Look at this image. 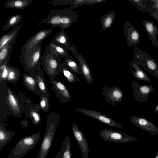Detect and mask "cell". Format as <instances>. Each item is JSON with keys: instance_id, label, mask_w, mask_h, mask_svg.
Returning a JSON list of instances; mask_svg holds the SVG:
<instances>
[{"instance_id": "3957f363", "label": "cell", "mask_w": 158, "mask_h": 158, "mask_svg": "<svg viewBox=\"0 0 158 158\" xmlns=\"http://www.w3.org/2000/svg\"><path fill=\"white\" fill-rule=\"evenodd\" d=\"M38 132L20 139L10 151L7 158H20L30 152L40 141Z\"/></svg>"}, {"instance_id": "ffe728a7", "label": "cell", "mask_w": 158, "mask_h": 158, "mask_svg": "<svg viewBox=\"0 0 158 158\" xmlns=\"http://www.w3.org/2000/svg\"><path fill=\"white\" fill-rule=\"evenodd\" d=\"M130 65L135 70L134 71L131 68H129L131 73L135 78L139 80L144 81L149 83L152 82L150 78L140 68L136 61L132 60L130 62Z\"/></svg>"}, {"instance_id": "7402d4cb", "label": "cell", "mask_w": 158, "mask_h": 158, "mask_svg": "<svg viewBox=\"0 0 158 158\" xmlns=\"http://www.w3.org/2000/svg\"><path fill=\"white\" fill-rule=\"evenodd\" d=\"M22 77L23 83L27 89L31 92L40 96L41 92L35 78L27 73L23 74Z\"/></svg>"}, {"instance_id": "8d00e7d4", "label": "cell", "mask_w": 158, "mask_h": 158, "mask_svg": "<svg viewBox=\"0 0 158 158\" xmlns=\"http://www.w3.org/2000/svg\"><path fill=\"white\" fill-rule=\"evenodd\" d=\"M29 110H27V111H26L25 112L27 116L29 115L28 117L31 118L34 124L36 125L40 123L41 121V118L38 113L39 111L35 107H30L28 108Z\"/></svg>"}, {"instance_id": "44dd1931", "label": "cell", "mask_w": 158, "mask_h": 158, "mask_svg": "<svg viewBox=\"0 0 158 158\" xmlns=\"http://www.w3.org/2000/svg\"><path fill=\"white\" fill-rule=\"evenodd\" d=\"M22 24L14 27L9 32L2 35L0 39V50L17 37Z\"/></svg>"}, {"instance_id": "52a82bcc", "label": "cell", "mask_w": 158, "mask_h": 158, "mask_svg": "<svg viewBox=\"0 0 158 158\" xmlns=\"http://www.w3.org/2000/svg\"><path fill=\"white\" fill-rule=\"evenodd\" d=\"M99 135L104 141L117 143H130L137 140L136 137L112 129L102 130L99 132Z\"/></svg>"}, {"instance_id": "6da1fadb", "label": "cell", "mask_w": 158, "mask_h": 158, "mask_svg": "<svg viewBox=\"0 0 158 158\" xmlns=\"http://www.w3.org/2000/svg\"><path fill=\"white\" fill-rule=\"evenodd\" d=\"M78 18V13L77 11L64 8L51 11L48 17L39 22L38 24H48L50 25L52 28L58 27L64 30L75 23Z\"/></svg>"}, {"instance_id": "f35d334b", "label": "cell", "mask_w": 158, "mask_h": 158, "mask_svg": "<svg viewBox=\"0 0 158 158\" xmlns=\"http://www.w3.org/2000/svg\"><path fill=\"white\" fill-rule=\"evenodd\" d=\"M73 0H55L48 2L50 4H52L55 6L71 4Z\"/></svg>"}, {"instance_id": "d4e9b609", "label": "cell", "mask_w": 158, "mask_h": 158, "mask_svg": "<svg viewBox=\"0 0 158 158\" xmlns=\"http://www.w3.org/2000/svg\"><path fill=\"white\" fill-rule=\"evenodd\" d=\"M70 139L69 136L65 138L60 150L57 153L56 158H72Z\"/></svg>"}, {"instance_id": "e0dca14e", "label": "cell", "mask_w": 158, "mask_h": 158, "mask_svg": "<svg viewBox=\"0 0 158 158\" xmlns=\"http://www.w3.org/2000/svg\"><path fill=\"white\" fill-rule=\"evenodd\" d=\"M30 74L35 78L36 81L41 92L40 95L45 96L49 99L50 94L45 79L44 74L41 68Z\"/></svg>"}, {"instance_id": "1f68e13d", "label": "cell", "mask_w": 158, "mask_h": 158, "mask_svg": "<svg viewBox=\"0 0 158 158\" xmlns=\"http://www.w3.org/2000/svg\"><path fill=\"white\" fill-rule=\"evenodd\" d=\"M9 73L6 81L11 83L15 84L19 80L20 77V72L16 67L9 64L8 65Z\"/></svg>"}, {"instance_id": "ab89813d", "label": "cell", "mask_w": 158, "mask_h": 158, "mask_svg": "<svg viewBox=\"0 0 158 158\" xmlns=\"http://www.w3.org/2000/svg\"><path fill=\"white\" fill-rule=\"evenodd\" d=\"M151 17L158 22V10H153L149 13Z\"/></svg>"}, {"instance_id": "603a6c76", "label": "cell", "mask_w": 158, "mask_h": 158, "mask_svg": "<svg viewBox=\"0 0 158 158\" xmlns=\"http://www.w3.org/2000/svg\"><path fill=\"white\" fill-rule=\"evenodd\" d=\"M13 131L7 130L5 127L1 123L0 125V152L13 139L15 134Z\"/></svg>"}, {"instance_id": "277c9868", "label": "cell", "mask_w": 158, "mask_h": 158, "mask_svg": "<svg viewBox=\"0 0 158 158\" xmlns=\"http://www.w3.org/2000/svg\"><path fill=\"white\" fill-rule=\"evenodd\" d=\"M41 43L28 52L19 56L20 62L25 71L31 74L38 70L40 68L42 54Z\"/></svg>"}, {"instance_id": "4fadbf2b", "label": "cell", "mask_w": 158, "mask_h": 158, "mask_svg": "<svg viewBox=\"0 0 158 158\" xmlns=\"http://www.w3.org/2000/svg\"><path fill=\"white\" fill-rule=\"evenodd\" d=\"M131 86L135 100L139 103L147 101L148 95L154 91V88L152 85L140 84L133 80Z\"/></svg>"}, {"instance_id": "836d02e7", "label": "cell", "mask_w": 158, "mask_h": 158, "mask_svg": "<svg viewBox=\"0 0 158 158\" xmlns=\"http://www.w3.org/2000/svg\"><path fill=\"white\" fill-rule=\"evenodd\" d=\"M106 0H73L70 5L72 9L77 8L79 6L88 5H93L102 3Z\"/></svg>"}, {"instance_id": "74e56055", "label": "cell", "mask_w": 158, "mask_h": 158, "mask_svg": "<svg viewBox=\"0 0 158 158\" xmlns=\"http://www.w3.org/2000/svg\"><path fill=\"white\" fill-rule=\"evenodd\" d=\"M10 59L6 60L4 62L0 64V77L1 82L6 81L8 73V65Z\"/></svg>"}, {"instance_id": "7a4b0ae2", "label": "cell", "mask_w": 158, "mask_h": 158, "mask_svg": "<svg viewBox=\"0 0 158 158\" xmlns=\"http://www.w3.org/2000/svg\"><path fill=\"white\" fill-rule=\"evenodd\" d=\"M60 119L58 114L56 112L49 114L47 119L45 131L37 158H46L54 139Z\"/></svg>"}, {"instance_id": "4dcf8cb0", "label": "cell", "mask_w": 158, "mask_h": 158, "mask_svg": "<svg viewBox=\"0 0 158 158\" xmlns=\"http://www.w3.org/2000/svg\"><path fill=\"white\" fill-rule=\"evenodd\" d=\"M15 42V40L12 41L0 50V64L10 59L11 52Z\"/></svg>"}, {"instance_id": "7c38bea8", "label": "cell", "mask_w": 158, "mask_h": 158, "mask_svg": "<svg viewBox=\"0 0 158 158\" xmlns=\"http://www.w3.org/2000/svg\"><path fill=\"white\" fill-rule=\"evenodd\" d=\"M48 82L52 85V87H50L60 102L65 103L73 100L68 89L63 83L50 78Z\"/></svg>"}, {"instance_id": "e575fe53", "label": "cell", "mask_w": 158, "mask_h": 158, "mask_svg": "<svg viewBox=\"0 0 158 158\" xmlns=\"http://www.w3.org/2000/svg\"><path fill=\"white\" fill-rule=\"evenodd\" d=\"M64 62L67 66L75 73L81 75V71L79 64L69 54L65 58Z\"/></svg>"}, {"instance_id": "7bdbcfd3", "label": "cell", "mask_w": 158, "mask_h": 158, "mask_svg": "<svg viewBox=\"0 0 158 158\" xmlns=\"http://www.w3.org/2000/svg\"><path fill=\"white\" fill-rule=\"evenodd\" d=\"M154 158H158V152L156 154Z\"/></svg>"}, {"instance_id": "b9f144b4", "label": "cell", "mask_w": 158, "mask_h": 158, "mask_svg": "<svg viewBox=\"0 0 158 158\" xmlns=\"http://www.w3.org/2000/svg\"><path fill=\"white\" fill-rule=\"evenodd\" d=\"M154 111L156 113H158V104L156 107Z\"/></svg>"}, {"instance_id": "5bb4252c", "label": "cell", "mask_w": 158, "mask_h": 158, "mask_svg": "<svg viewBox=\"0 0 158 158\" xmlns=\"http://www.w3.org/2000/svg\"><path fill=\"white\" fill-rule=\"evenodd\" d=\"M72 129L77 145L80 149L82 158H88L89 148L88 141L84 136L83 131L79 129L75 123L72 124Z\"/></svg>"}, {"instance_id": "8fae6325", "label": "cell", "mask_w": 158, "mask_h": 158, "mask_svg": "<svg viewBox=\"0 0 158 158\" xmlns=\"http://www.w3.org/2000/svg\"><path fill=\"white\" fill-rule=\"evenodd\" d=\"M77 60L81 71V76L87 82L91 84L93 83V77L91 69L83 57L78 52L75 46L71 44L69 50Z\"/></svg>"}, {"instance_id": "4316f807", "label": "cell", "mask_w": 158, "mask_h": 158, "mask_svg": "<svg viewBox=\"0 0 158 158\" xmlns=\"http://www.w3.org/2000/svg\"><path fill=\"white\" fill-rule=\"evenodd\" d=\"M45 50H47L49 53L52 55L60 57L65 58L69 54L68 51L58 45L52 42H49L47 45L44 47Z\"/></svg>"}, {"instance_id": "ba28073f", "label": "cell", "mask_w": 158, "mask_h": 158, "mask_svg": "<svg viewBox=\"0 0 158 158\" xmlns=\"http://www.w3.org/2000/svg\"><path fill=\"white\" fill-rule=\"evenodd\" d=\"M52 28L41 30L27 40L20 47L21 54L28 52L39 44L42 43L46 37L51 33Z\"/></svg>"}, {"instance_id": "f6af8a7d", "label": "cell", "mask_w": 158, "mask_h": 158, "mask_svg": "<svg viewBox=\"0 0 158 158\" xmlns=\"http://www.w3.org/2000/svg\"></svg>"}, {"instance_id": "83f0119b", "label": "cell", "mask_w": 158, "mask_h": 158, "mask_svg": "<svg viewBox=\"0 0 158 158\" xmlns=\"http://www.w3.org/2000/svg\"><path fill=\"white\" fill-rule=\"evenodd\" d=\"M116 16L115 12L111 11L106 13L100 18L102 30H107L111 27L113 24Z\"/></svg>"}, {"instance_id": "ee69618b", "label": "cell", "mask_w": 158, "mask_h": 158, "mask_svg": "<svg viewBox=\"0 0 158 158\" xmlns=\"http://www.w3.org/2000/svg\"></svg>"}, {"instance_id": "5b68a950", "label": "cell", "mask_w": 158, "mask_h": 158, "mask_svg": "<svg viewBox=\"0 0 158 158\" xmlns=\"http://www.w3.org/2000/svg\"><path fill=\"white\" fill-rule=\"evenodd\" d=\"M133 53L139 64L158 79V64L156 60L136 46L133 47Z\"/></svg>"}, {"instance_id": "d6a6232c", "label": "cell", "mask_w": 158, "mask_h": 158, "mask_svg": "<svg viewBox=\"0 0 158 158\" xmlns=\"http://www.w3.org/2000/svg\"><path fill=\"white\" fill-rule=\"evenodd\" d=\"M22 17L19 14L15 15L10 17L4 25L2 31H4L10 28L15 27L22 20Z\"/></svg>"}, {"instance_id": "9c48e42d", "label": "cell", "mask_w": 158, "mask_h": 158, "mask_svg": "<svg viewBox=\"0 0 158 158\" xmlns=\"http://www.w3.org/2000/svg\"><path fill=\"white\" fill-rule=\"evenodd\" d=\"M76 110L87 116L96 119L100 122L109 126L122 128V125L107 115L94 110L77 107Z\"/></svg>"}, {"instance_id": "60d3db41", "label": "cell", "mask_w": 158, "mask_h": 158, "mask_svg": "<svg viewBox=\"0 0 158 158\" xmlns=\"http://www.w3.org/2000/svg\"><path fill=\"white\" fill-rule=\"evenodd\" d=\"M153 4L152 8L154 10H158V0H152Z\"/></svg>"}, {"instance_id": "30bf717a", "label": "cell", "mask_w": 158, "mask_h": 158, "mask_svg": "<svg viewBox=\"0 0 158 158\" xmlns=\"http://www.w3.org/2000/svg\"><path fill=\"white\" fill-rule=\"evenodd\" d=\"M102 94L105 100L113 106H115L117 102L121 103L123 95L122 90L116 85L111 87L106 85L104 86Z\"/></svg>"}, {"instance_id": "d6986e66", "label": "cell", "mask_w": 158, "mask_h": 158, "mask_svg": "<svg viewBox=\"0 0 158 158\" xmlns=\"http://www.w3.org/2000/svg\"><path fill=\"white\" fill-rule=\"evenodd\" d=\"M51 42L62 47L67 51L69 50L71 48V42L69 41L67 34L63 29H61L58 33L55 35Z\"/></svg>"}, {"instance_id": "d590c367", "label": "cell", "mask_w": 158, "mask_h": 158, "mask_svg": "<svg viewBox=\"0 0 158 158\" xmlns=\"http://www.w3.org/2000/svg\"><path fill=\"white\" fill-rule=\"evenodd\" d=\"M40 99L39 103L35 105V108L39 111L42 110L45 112L49 111L50 108L49 102V99L43 95H40Z\"/></svg>"}, {"instance_id": "f1b7e54d", "label": "cell", "mask_w": 158, "mask_h": 158, "mask_svg": "<svg viewBox=\"0 0 158 158\" xmlns=\"http://www.w3.org/2000/svg\"><path fill=\"white\" fill-rule=\"evenodd\" d=\"M60 72V73L63 74L67 80L71 83H74L80 81L78 77L64 62L62 63Z\"/></svg>"}, {"instance_id": "9a60e30c", "label": "cell", "mask_w": 158, "mask_h": 158, "mask_svg": "<svg viewBox=\"0 0 158 158\" xmlns=\"http://www.w3.org/2000/svg\"><path fill=\"white\" fill-rule=\"evenodd\" d=\"M123 30L128 46L134 47L139 44V33L129 21H125Z\"/></svg>"}, {"instance_id": "484cf974", "label": "cell", "mask_w": 158, "mask_h": 158, "mask_svg": "<svg viewBox=\"0 0 158 158\" xmlns=\"http://www.w3.org/2000/svg\"><path fill=\"white\" fill-rule=\"evenodd\" d=\"M133 4L137 9L143 13L152 10L153 3L152 0H127Z\"/></svg>"}, {"instance_id": "8992f818", "label": "cell", "mask_w": 158, "mask_h": 158, "mask_svg": "<svg viewBox=\"0 0 158 158\" xmlns=\"http://www.w3.org/2000/svg\"><path fill=\"white\" fill-rule=\"evenodd\" d=\"M62 62L60 57L52 55L46 50L42 55L41 64L50 78L54 79L60 73Z\"/></svg>"}, {"instance_id": "f546056e", "label": "cell", "mask_w": 158, "mask_h": 158, "mask_svg": "<svg viewBox=\"0 0 158 158\" xmlns=\"http://www.w3.org/2000/svg\"><path fill=\"white\" fill-rule=\"evenodd\" d=\"M32 0H9L6 2L4 6L8 8L23 9L31 3Z\"/></svg>"}, {"instance_id": "cb8c5ba5", "label": "cell", "mask_w": 158, "mask_h": 158, "mask_svg": "<svg viewBox=\"0 0 158 158\" xmlns=\"http://www.w3.org/2000/svg\"><path fill=\"white\" fill-rule=\"evenodd\" d=\"M7 91L6 101L8 106L15 115H19L21 113V107L17 98L10 89H7Z\"/></svg>"}, {"instance_id": "ac0fdd59", "label": "cell", "mask_w": 158, "mask_h": 158, "mask_svg": "<svg viewBox=\"0 0 158 158\" xmlns=\"http://www.w3.org/2000/svg\"><path fill=\"white\" fill-rule=\"evenodd\" d=\"M143 23L144 28L152 44L158 48V42L156 39V35L158 34V27L152 21L149 20H143Z\"/></svg>"}, {"instance_id": "2e32d148", "label": "cell", "mask_w": 158, "mask_h": 158, "mask_svg": "<svg viewBox=\"0 0 158 158\" xmlns=\"http://www.w3.org/2000/svg\"><path fill=\"white\" fill-rule=\"evenodd\" d=\"M129 119L133 124L146 131L150 134L156 135L158 134V128L152 122L144 118L133 116Z\"/></svg>"}]
</instances>
